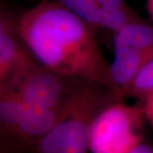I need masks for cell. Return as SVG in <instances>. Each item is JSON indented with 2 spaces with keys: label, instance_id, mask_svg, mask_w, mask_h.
I'll return each instance as SVG.
<instances>
[{
  "label": "cell",
  "instance_id": "obj_1",
  "mask_svg": "<svg viewBox=\"0 0 153 153\" xmlns=\"http://www.w3.org/2000/svg\"><path fill=\"white\" fill-rule=\"evenodd\" d=\"M96 32L76 14L49 0H40L17 20V33L40 65L61 76L99 82L120 100Z\"/></svg>",
  "mask_w": 153,
  "mask_h": 153
},
{
  "label": "cell",
  "instance_id": "obj_2",
  "mask_svg": "<svg viewBox=\"0 0 153 153\" xmlns=\"http://www.w3.org/2000/svg\"><path fill=\"white\" fill-rule=\"evenodd\" d=\"M123 101L99 82L76 78L71 94L59 111L54 127L37 144L33 152H89L94 123L108 105Z\"/></svg>",
  "mask_w": 153,
  "mask_h": 153
},
{
  "label": "cell",
  "instance_id": "obj_3",
  "mask_svg": "<svg viewBox=\"0 0 153 153\" xmlns=\"http://www.w3.org/2000/svg\"><path fill=\"white\" fill-rule=\"evenodd\" d=\"M58 116L25 101L13 88L0 92V153L33 152Z\"/></svg>",
  "mask_w": 153,
  "mask_h": 153
},
{
  "label": "cell",
  "instance_id": "obj_4",
  "mask_svg": "<svg viewBox=\"0 0 153 153\" xmlns=\"http://www.w3.org/2000/svg\"><path fill=\"white\" fill-rule=\"evenodd\" d=\"M145 117L141 105H128L116 101L108 105L94 123L89 152L94 153H132L143 140L140 133Z\"/></svg>",
  "mask_w": 153,
  "mask_h": 153
},
{
  "label": "cell",
  "instance_id": "obj_5",
  "mask_svg": "<svg viewBox=\"0 0 153 153\" xmlns=\"http://www.w3.org/2000/svg\"><path fill=\"white\" fill-rule=\"evenodd\" d=\"M76 79L61 76L37 63L24 73L12 88L28 103L59 112Z\"/></svg>",
  "mask_w": 153,
  "mask_h": 153
},
{
  "label": "cell",
  "instance_id": "obj_6",
  "mask_svg": "<svg viewBox=\"0 0 153 153\" xmlns=\"http://www.w3.org/2000/svg\"><path fill=\"white\" fill-rule=\"evenodd\" d=\"M37 63L17 32L0 33V92L12 88Z\"/></svg>",
  "mask_w": 153,
  "mask_h": 153
},
{
  "label": "cell",
  "instance_id": "obj_7",
  "mask_svg": "<svg viewBox=\"0 0 153 153\" xmlns=\"http://www.w3.org/2000/svg\"><path fill=\"white\" fill-rule=\"evenodd\" d=\"M153 58V49H115L111 75L118 98L123 100L138 71Z\"/></svg>",
  "mask_w": 153,
  "mask_h": 153
},
{
  "label": "cell",
  "instance_id": "obj_8",
  "mask_svg": "<svg viewBox=\"0 0 153 153\" xmlns=\"http://www.w3.org/2000/svg\"><path fill=\"white\" fill-rule=\"evenodd\" d=\"M113 33L114 49H153V27L145 21L127 24Z\"/></svg>",
  "mask_w": 153,
  "mask_h": 153
},
{
  "label": "cell",
  "instance_id": "obj_9",
  "mask_svg": "<svg viewBox=\"0 0 153 153\" xmlns=\"http://www.w3.org/2000/svg\"><path fill=\"white\" fill-rule=\"evenodd\" d=\"M65 7L96 30L102 28L107 11L104 10L94 0H49Z\"/></svg>",
  "mask_w": 153,
  "mask_h": 153
},
{
  "label": "cell",
  "instance_id": "obj_10",
  "mask_svg": "<svg viewBox=\"0 0 153 153\" xmlns=\"http://www.w3.org/2000/svg\"><path fill=\"white\" fill-rule=\"evenodd\" d=\"M153 92V58L147 61L138 71L128 90L127 97L142 101Z\"/></svg>",
  "mask_w": 153,
  "mask_h": 153
},
{
  "label": "cell",
  "instance_id": "obj_11",
  "mask_svg": "<svg viewBox=\"0 0 153 153\" xmlns=\"http://www.w3.org/2000/svg\"><path fill=\"white\" fill-rule=\"evenodd\" d=\"M18 16L0 7V33L17 32Z\"/></svg>",
  "mask_w": 153,
  "mask_h": 153
},
{
  "label": "cell",
  "instance_id": "obj_12",
  "mask_svg": "<svg viewBox=\"0 0 153 153\" xmlns=\"http://www.w3.org/2000/svg\"><path fill=\"white\" fill-rule=\"evenodd\" d=\"M140 102L142 104L145 117L153 127V92Z\"/></svg>",
  "mask_w": 153,
  "mask_h": 153
},
{
  "label": "cell",
  "instance_id": "obj_13",
  "mask_svg": "<svg viewBox=\"0 0 153 153\" xmlns=\"http://www.w3.org/2000/svg\"><path fill=\"white\" fill-rule=\"evenodd\" d=\"M153 152V146H152L151 145H149L147 143L141 141L140 143H139L133 149L132 153H146Z\"/></svg>",
  "mask_w": 153,
  "mask_h": 153
},
{
  "label": "cell",
  "instance_id": "obj_14",
  "mask_svg": "<svg viewBox=\"0 0 153 153\" xmlns=\"http://www.w3.org/2000/svg\"><path fill=\"white\" fill-rule=\"evenodd\" d=\"M146 9H147L149 16L153 22V0H147L146 1Z\"/></svg>",
  "mask_w": 153,
  "mask_h": 153
}]
</instances>
